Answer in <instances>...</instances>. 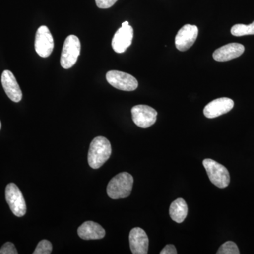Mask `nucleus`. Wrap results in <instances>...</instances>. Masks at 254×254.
Returning <instances> with one entry per match:
<instances>
[{
	"mask_svg": "<svg viewBox=\"0 0 254 254\" xmlns=\"http://www.w3.org/2000/svg\"><path fill=\"white\" fill-rule=\"evenodd\" d=\"M112 153L111 143L104 136H97L92 141L88 150V165L93 169L103 166Z\"/></svg>",
	"mask_w": 254,
	"mask_h": 254,
	"instance_id": "f257e3e1",
	"label": "nucleus"
},
{
	"mask_svg": "<svg viewBox=\"0 0 254 254\" xmlns=\"http://www.w3.org/2000/svg\"><path fill=\"white\" fill-rule=\"evenodd\" d=\"M133 178L129 173L124 172L110 180L107 187V193L112 199H120L129 196L133 188Z\"/></svg>",
	"mask_w": 254,
	"mask_h": 254,
	"instance_id": "f03ea898",
	"label": "nucleus"
},
{
	"mask_svg": "<svg viewBox=\"0 0 254 254\" xmlns=\"http://www.w3.org/2000/svg\"><path fill=\"white\" fill-rule=\"evenodd\" d=\"M203 165L208 174L209 180L215 186L220 189L228 187L230 175L225 166L210 158L203 160Z\"/></svg>",
	"mask_w": 254,
	"mask_h": 254,
	"instance_id": "7ed1b4c3",
	"label": "nucleus"
},
{
	"mask_svg": "<svg viewBox=\"0 0 254 254\" xmlns=\"http://www.w3.org/2000/svg\"><path fill=\"white\" fill-rule=\"evenodd\" d=\"M81 53V43L77 36L70 35L64 43L60 64L62 67L68 69L77 62Z\"/></svg>",
	"mask_w": 254,
	"mask_h": 254,
	"instance_id": "20e7f679",
	"label": "nucleus"
},
{
	"mask_svg": "<svg viewBox=\"0 0 254 254\" xmlns=\"http://www.w3.org/2000/svg\"><path fill=\"white\" fill-rule=\"evenodd\" d=\"M5 197L12 213L16 216L22 217L26 213V203L21 190L14 183L6 187Z\"/></svg>",
	"mask_w": 254,
	"mask_h": 254,
	"instance_id": "39448f33",
	"label": "nucleus"
},
{
	"mask_svg": "<svg viewBox=\"0 0 254 254\" xmlns=\"http://www.w3.org/2000/svg\"><path fill=\"white\" fill-rule=\"evenodd\" d=\"M106 79L112 86L121 91H135L138 86L136 78L131 74L117 70L108 71L106 74Z\"/></svg>",
	"mask_w": 254,
	"mask_h": 254,
	"instance_id": "423d86ee",
	"label": "nucleus"
},
{
	"mask_svg": "<svg viewBox=\"0 0 254 254\" xmlns=\"http://www.w3.org/2000/svg\"><path fill=\"white\" fill-rule=\"evenodd\" d=\"M54 49V40L49 28L41 26L37 30L35 38V50L37 54L43 58H48Z\"/></svg>",
	"mask_w": 254,
	"mask_h": 254,
	"instance_id": "0eeeda50",
	"label": "nucleus"
},
{
	"mask_svg": "<svg viewBox=\"0 0 254 254\" xmlns=\"http://www.w3.org/2000/svg\"><path fill=\"white\" fill-rule=\"evenodd\" d=\"M131 115L135 125L141 128H146L154 125L158 113L148 105H138L132 108Z\"/></svg>",
	"mask_w": 254,
	"mask_h": 254,
	"instance_id": "6e6552de",
	"label": "nucleus"
},
{
	"mask_svg": "<svg viewBox=\"0 0 254 254\" xmlns=\"http://www.w3.org/2000/svg\"><path fill=\"white\" fill-rule=\"evenodd\" d=\"M133 38V29L128 21H125L122 27L115 33L112 41V47L117 53H123L131 46Z\"/></svg>",
	"mask_w": 254,
	"mask_h": 254,
	"instance_id": "1a4fd4ad",
	"label": "nucleus"
},
{
	"mask_svg": "<svg viewBox=\"0 0 254 254\" xmlns=\"http://www.w3.org/2000/svg\"><path fill=\"white\" fill-rule=\"evenodd\" d=\"M198 35V28L195 25L186 24L179 30L175 37V46L181 52L187 51L194 44Z\"/></svg>",
	"mask_w": 254,
	"mask_h": 254,
	"instance_id": "9d476101",
	"label": "nucleus"
},
{
	"mask_svg": "<svg viewBox=\"0 0 254 254\" xmlns=\"http://www.w3.org/2000/svg\"><path fill=\"white\" fill-rule=\"evenodd\" d=\"M235 103L229 98H220L210 102L203 109L207 118L213 119L229 113L234 108Z\"/></svg>",
	"mask_w": 254,
	"mask_h": 254,
	"instance_id": "9b49d317",
	"label": "nucleus"
},
{
	"mask_svg": "<svg viewBox=\"0 0 254 254\" xmlns=\"http://www.w3.org/2000/svg\"><path fill=\"white\" fill-rule=\"evenodd\" d=\"M129 245L132 254H147L148 251L149 240L143 229L134 227L129 233Z\"/></svg>",
	"mask_w": 254,
	"mask_h": 254,
	"instance_id": "f8f14e48",
	"label": "nucleus"
},
{
	"mask_svg": "<svg viewBox=\"0 0 254 254\" xmlns=\"http://www.w3.org/2000/svg\"><path fill=\"white\" fill-rule=\"evenodd\" d=\"M1 84L9 99L18 103L22 99V91L14 75L9 70H5L1 74Z\"/></svg>",
	"mask_w": 254,
	"mask_h": 254,
	"instance_id": "ddd939ff",
	"label": "nucleus"
},
{
	"mask_svg": "<svg viewBox=\"0 0 254 254\" xmlns=\"http://www.w3.org/2000/svg\"><path fill=\"white\" fill-rule=\"evenodd\" d=\"M245 46L240 43H229L220 47L213 53V59L218 62H227L239 58L245 53Z\"/></svg>",
	"mask_w": 254,
	"mask_h": 254,
	"instance_id": "4468645a",
	"label": "nucleus"
},
{
	"mask_svg": "<svg viewBox=\"0 0 254 254\" xmlns=\"http://www.w3.org/2000/svg\"><path fill=\"white\" fill-rule=\"evenodd\" d=\"M78 236L84 240H95L103 239L105 236L103 227L97 222L86 221L78 227Z\"/></svg>",
	"mask_w": 254,
	"mask_h": 254,
	"instance_id": "2eb2a0df",
	"label": "nucleus"
},
{
	"mask_svg": "<svg viewBox=\"0 0 254 254\" xmlns=\"http://www.w3.org/2000/svg\"><path fill=\"white\" fill-rule=\"evenodd\" d=\"M188 214L186 201L182 198L174 200L170 207V215L174 221L182 223L185 221Z\"/></svg>",
	"mask_w": 254,
	"mask_h": 254,
	"instance_id": "dca6fc26",
	"label": "nucleus"
},
{
	"mask_svg": "<svg viewBox=\"0 0 254 254\" xmlns=\"http://www.w3.org/2000/svg\"><path fill=\"white\" fill-rule=\"evenodd\" d=\"M231 33L234 36H243L247 35H254V21L250 25H235L231 28Z\"/></svg>",
	"mask_w": 254,
	"mask_h": 254,
	"instance_id": "f3484780",
	"label": "nucleus"
},
{
	"mask_svg": "<svg viewBox=\"0 0 254 254\" xmlns=\"http://www.w3.org/2000/svg\"><path fill=\"white\" fill-rule=\"evenodd\" d=\"M217 254H240V250L236 244L232 241L225 242L219 248Z\"/></svg>",
	"mask_w": 254,
	"mask_h": 254,
	"instance_id": "a211bd4d",
	"label": "nucleus"
},
{
	"mask_svg": "<svg viewBox=\"0 0 254 254\" xmlns=\"http://www.w3.org/2000/svg\"><path fill=\"white\" fill-rule=\"evenodd\" d=\"M53 251V245L48 240L41 241L37 245L33 254H50Z\"/></svg>",
	"mask_w": 254,
	"mask_h": 254,
	"instance_id": "6ab92c4d",
	"label": "nucleus"
},
{
	"mask_svg": "<svg viewBox=\"0 0 254 254\" xmlns=\"http://www.w3.org/2000/svg\"><path fill=\"white\" fill-rule=\"evenodd\" d=\"M0 254H18V252L14 244L6 242L0 249Z\"/></svg>",
	"mask_w": 254,
	"mask_h": 254,
	"instance_id": "aec40b11",
	"label": "nucleus"
},
{
	"mask_svg": "<svg viewBox=\"0 0 254 254\" xmlns=\"http://www.w3.org/2000/svg\"><path fill=\"white\" fill-rule=\"evenodd\" d=\"M118 0H95L97 6L100 9H108L113 6Z\"/></svg>",
	"mask_w": 254,
	"mask_h": 254,
	"instance_id": "412c9836",
	"label": "nucleus"
},
{
	"mask_svg": "<svg viewBox=\"0 0 254 254\" xmlns=\"http://www.w3.org/2000/svg\"><path fill=\"white\" fill-rule=\"evenodd\" d=\"M160 254H177V252L175 246L173 245H168L164 247L161 252H160Z\"/></svg>",
	"mask_w": 254,
	"mask_h": 254,
	"instance_id": "4be33fe9",
	"label": "nucleus"
},
{
	"mask_svg": "<svg viewBox=\"0 0 254 254\" xmlns=\"http://www.w3.org/2000/svg\"><path fill=\"white\" fill-rule=\"evenodd\" d=\"M1 122H0V130H1Z\"/></svg>",
	"mask_w": 254,
	"mask_h": 254,
	"instance_id": "5701e85b",
	"label": "nucleus"
}]
</instances>
